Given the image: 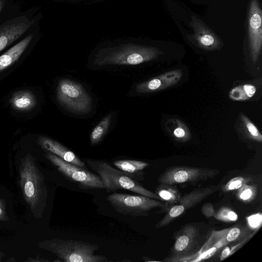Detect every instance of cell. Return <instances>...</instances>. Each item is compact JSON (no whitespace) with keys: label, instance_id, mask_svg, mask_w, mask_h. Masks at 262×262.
<instances>
[{"label":"cell","instance_id":"cell-22","mask_svg":"<svg viewBox=\"0 0 262 262\" xmlns=\"http://www.w3.org/2000/svg\"><path fill=\"white\" fill-rule=\"evenodd\" d=\"M155 193L162 201L172 205L180 198L179 191L172 187V185L160 184L156 189Z\"/></svg>","mask_w":262,"mask_h":262},{"label":"cell","instance_id":"cell-19","mask_svg":"<svg viewBox=\"0 0 262 262\" xmlns=\"http://www.w3.org/2000/svg\"><path fill=\"white\" fill-rule=\"evenodd\" d=\"M113 164L117 169L133 175L137 181L138 178L141 180L137 176L143 177L142 170L149 165L146 162L128 159L116 160L113 162Z\"/></svg>","mask_w":262,"mask_h":262},{"label":"cell","instance_id":"cell-32","mask_svg":"<svg viewBox=\"0 0 262 262\" xmlns=\"http://www.w3.org/2000/svg\"><path fill=\"white\" fill-rule=\"evenodd\" d=\"M4 6V2L3 0H0V12L2 11Z\"/></svg>","mask_w":262,"mask_h":262},{"label":"cell","instance_id":"cell-14","mask_svg":"<svg viewBox=\"0 0 262 262\" xmlns=\"http://www.w3.org/2000/svg\"><path fill=\"white\" fill-rule=\"evenodd\" d=\"M181 70L169 71L147 81L137 84L136 91L138 93H148L161 91L177 84L181 79Z\"/></svg>","mask_w":262,"mask_h":262},{"label":"cell","instance_id":"cell-4","mask_svg":"<svg viewBox=\"0 0 262 262\" xmlns=\"http://www.w3.org/2000/svg\"><path fill=\"white\" fill-rule=\"evenodd\" d=\"M86 162L100 177L107 192L124 189L162 201L155 192L138 183L133 175L115 168L104 161L87 159Z\"/></svg>","mask_w":262,"mask_h":262},{"label":"cell","instance_id":"cell-11","mask_svg":"<svg viewBox=\"0 0 262 262\" xmlns=\"http://www.w3.org/2000/svg\"><path fill=\"white\" fill-rule=\"evenodd\" d=\"M262 11L258 0H250L248 16V34L251 58L258 59L262 46Z\"/></svg>","mask_w":262,"mask_h":262},{"label":"cell","instance_id":"cell-25","mask_svg":"<svg viewBox=\"0 0 262 262\" xmlns=\"http://www.w3.org/2000/svg\"><path fill=\"white\" fill-rule=\"evenodd\" d=\"M251 181V179L249 177H236L229 180L224 186L223 189L225 191L237 190Z\"/></svg>","mask_w":262,"mask_h":262},{"label":"cell","instance_id":"cell-28","mask_svg":"<svg viewBox=\"0 0 262 262\" xmlns=\"http://www.w3.org/2000/svg\"><path fill=\"white\" fill-rule=\"evenodd\" d=\"M261 215L260 214H256L249 216L248 219L249 225L252 228H257L261 223Z\"/></svg>","mask_w":262,"mask_h":262},{"label":"cell","instance_id":"cell-8","mask_svg":"<svg viewBox=\"0 0 262 262\" xmlns=\"http://www.w3.org/2000/svg\"><path fill=\"white\" fill-rule=\"evenodd\" d=\"M45 157L66 179L76 184L83 190L104 189L103 183L98 174L66 162L54 154L48 152Z\"/></svg>","mask_w":262,"mask_h":262},{"label":"cell","instance_id":"cell-31","mask_svg":"<svg viewBox=\"0 0 262 262\" xmlns=\"http://www.w3.org/2000/svg\"><path fill=\"white\" fill-rule=\"evenodd\" d=\"M26 261H49L48 259H42L40 258H38V259H37L36 258H31L30 257L29 259L28 260Z\"/></svg>","mask_w":262,"mask_h":262},{"label":"cell","instance_id":"cell-2","mask_svg":"<svg viewBox=\"0 0 262 262\" xmlns=\"http://www.w3.org/2000/svg\"><path fill=\"white\" fill-rule=\"evenodd\" d=\"M19 173L24 198L34 216L40 218L46 205L48 191L43 176L30 154L21 159Z\"/></svg>","mask_w":262,"mask_h":262},{"label":"cell","instance_id":"cell-26","mask_svg":"<svg viewBox=\"0 0 262 262\" xmlns=\"http://www.w3.org/2000/svg\"><path fill=\"white\" fill-rule=\"evenodd\" d=\"M215 217L226 222H235L238 219L237 214L231 209L224 207L220 209L215 214Z\"/></svg>","mask_w":262,"mask_h":262},{"label":"cell","instance_id":"cell-29","mask_svg":"<svg viewBox=\"0 0 262 262\" xmlns=\"http://www.w3.org/2000/svg\"><path fill=\"white\" fill-rule=\"evenodd\" d=\"M8 219L5 202L0 198V221H7Z\"/></svg>","mask_w":262,"mask_h":262},{"label":"cell","instance_id":"cell-5","mask_svg":"<svg viewBox=\"0 0 262 262\" xmlns=\"http://www.w3.org/2000/svg\"><path fill=\"white\" fill-rule=\"evenodd\" d=\"M106 200L115 211L133 217L147 216L150 210L156 208L165 209L167 205L164 201L139 194L114 192L106 197Z\"/></svg>","mask_w":262,"mask_h":262},{"label":"cell","instance_id":"cell-24","mask_svg":"<svg viewBox=\"0 0 262 262\" xmlns=\"http://www.w3.org/2000/svg\"><path fill=\"white\" fill-rule=\"evenodd\" d=\"M256 192L255 186L247 183L238 189L237 196L243 201L250 202L255 198Z\"/></svg>","mask_w":262,"mask_h":262},{"label":"cell","instance_id":"cell-16","mask_svg":"<svg viewBox=\"0 0 262 262\" xmlns=\"http://www.w3.org/2000/svg\"><path fill=\"white\" fill-rule=\"evenodd\" d=\"M33 36V34L28 35L0 56V72L7 69L18 60L29 45Z\"/></svg>","mask_w":262,"mask_h":262},{"label":"cell","instance_id":"cell-17","mask_svg":"<svg viewBox=\"0 0 262 262\" xmlns=\"http://www.w3.org/2000/svg\"><path fill=\"white\" fill-rule=\"evenodd\" d=\"M36 102L34 94L28 90H21L15 92L10 100L11 106L19 111L31 110L36 106Z\"/></svg>","mask_w":262,"mask_h":262},{"label":"cell","instance_id":"cell-18","mask_svg":"<svg viewBox=\"0 0 262 262\" xmlns=\"http://www.w3.org/2000/svg\"><path fill=\"white\" fill-rule=\"evenodd\" d=\"M165 128L168 134L177 141L186 142L191 138L189 128L183 122L178 119H168L165 122Z\"/></svg>","mask_w":262,"mask_h":262},{"label":"cell","instance_id":"cell-6","mask_svg":"<svg viewBox=\"0 0 262 262\" xmlns=\"http://www.w3.org/2000/svg\"><path fill=\"white\" fill-rule=\"evenodd\" d=\"M205 225L190 223L183 226L178 231L171 250V258H182L197 253L203 246L209 229Z\"/></svg>","mask_w":262,"mask_h":262},{"label":"cell","instance_id":"cell-20","mask_svg":"<svg viewBox=\"0 0 262 262\" xmlns=\"http://www.w3.org/2000/svg\"><path fill=\"white\" fill-rule=\"evenodd\" d=\"M256 89L252 84H244L234 87L229 92V97L233 101H245L251 98Z\"/></svg>","mask_w":262,"mask_h":262},{"label":"cell","instance_id":"cell-30","mask_svg":"<svg viewBox=\"0 0 262 262\" xmlns=\"http://www.w3.org/2000/svg\"><path fill=\"white\" fill-rule=\"evenodd\" d=\"M230 249L227 247L225 250H224L222 252V258H226L229 255V254L230 253Z\"/></svg>","mask_w":262,"mask_h":262},{"label":"cell","instance_id":"cell-9","mask_svg":"<svg viewBox=\"0 0 262 262\" xmlns=\"http://www.w3.org/2000/svg\"><path fill=\"white\" fill-rule=\"evenodd\" d=\"M220 173L216 169L186 166L167 168L158 178L160 184L174 185L195 183L212 179Z\"/></svg>","mask_w":262,"mask_h":262},{"label":"cell","instance_id":"cell-13","mask_svg":"<svg viewBox=\"0 0 262 262\" xmlns=\"http://www.w3.org/2000/svg\"><path fill=\"white\" fill-rule=\"evenodd\" d=\"M25 16L13 19L0 26V52L17 40L34 23Z\"/></svg>","mask_w":262,"mask_h":262},{"label":"cell","instance_id":"cell-15","mask_svg":"<svg viewBox=\"0 0 262 262\" xmlns=\"http://www.w3.org/2000/svg\"><path fill=\"white\" fill-rule=\"evenodd\" d=\"M37 143L43 149L54 154L64 161L81 167H85V163L72 151L59 142L47 137H39Z\"/></svg>","mask_w":262,"mask_h":262},{"label":"cell","instance_id":"cell-12","mask_svg":"<svg viewBox=\"0 0 262 262\" xmlns=\"http://www.w3.org/2000/svg\"><path fill=\"white\" fill-rule=\"evenodd\" d=\"M189 25L193 29V34L188 38L196 46L208 51L219 50L222 47V40L202 20L192 16Z\"/></svg>","mask_w":262,"mask_h":262},{"label":"cell","instance_id":"cell-21","mask_svg":"<svg viewBox=\"0 0 262 262\" xmlns=\"http://www.w3.org/2000/svg\"><path fill=\"white\" fill-rule=\"evenodd\" d=\"M111 120L112 114H110L103 118L95 127L90 136L92 145L94 146L100 141L108 130Z\"/></svg>","mask_w":262,"mask_h":262},{"label":"cell","instance_id":"cell-1","mask_svg":"<svg viewBox=\"0 0 262 262\" xmlns=\"http://www.w3.org/2000/svg\"><path fill=\"white\" fill-rule=\"evenodd\" d=\"M164 53L158 48L142 43L135 38L105 42L93 54V63L135 66L156 59Z\"/></svg>","mask_w":262,"mask_h":262},{"label":"cell","instance_id":"cell-10","mask_svg":"<svg viewBox=\"0 0 262 262\" xmlns=\"http://www.w3.org/2000/svg\"><path fill=\"white\" fill-rule=\"evenodd\" d=\"M219 189V186L211 185L195 189L184 194L168 209L166 214L155 225V227L160 228L169 225L187 210L196 205L204 199L218 191Z\"/></svg>","mask_w":262,"mask_h":262},{"label":"cell","instance_id":"cell-33","mask_svg":"<svg viewBox=\"0 0 262 262\" xmlns=\"http://www.w3.org/2000/svg\"><path fill=\"white\" fill-rule=\"evenodd\" d=\"M4 255H5L4 254V253H3L2 252H0V261L3 258V257H4Z\"/></svg>","mask_w":262,"mask_h":262},{"label":"cell","instance_id":"cell-7","mask_svg":"<svg viewBox=\"0 0 262 262\" xmlns=\"http://www.w3.org/2000/svg\"><path fill=\"white\" fill-rule=\"evenodd\" d=\"M58 102L69 110L80 114L89 112L92 98L83 86L68 79L60 80L56 90Z\"/></svg>","mask_w":262,"mask_h":262},{"label":"cell","instance_id":"cell-3","mask_svg":"<svg viewBox=\"0 0 262 262\" xmlns=\"http://www.w3.org/2000/svg\"><path fill=\"white\" fill-rule=\"evenodd\" d=\"M40 248L54 255L61 261L65 262H107L108 258L95 254L99 247L97 244L75 239L54 238L39 243Z\"/></svg>","mask_w":262,"mask_h":262},{"label":"cell","instance_id":"cell-23","mask_svg":"<svg viewBox=\"0 0 262 262\" xmlns=\"http://www.w3.org/2000/svg\"><path fill=\"white\" fill-rule=\"evenodd\" d=\"M244 132L249 139L261 143L262 135L256 126L243 114L240 116Z\"/></svg>","mask_w":262,"mask_h":262},{"label":"cell","instance_id":"cell-27","mask_svg":"<svg viewBox=\"0 0 262 262\" xmlns=\"http://www.w3.org/2000/svg\"><path fill=\"white\" fill-rule=\"evenodd\" d=\"M243 233L240 227L237 226L232 227L227 232L225 237L226 241L228 243L235 242L242 237Z\"/></svg>","mask_w":262,"mask_h":262}]
</instances>
